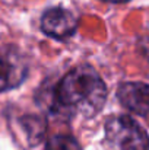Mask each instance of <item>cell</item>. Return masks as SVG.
I'll list each match as a JSON object with an SVG mask.
<instances>
[{
  "label": "cell",
  "mask_w": 149,
  "mask_h": 150,
  "mask_svg": "<svg viewBox=\"0 0 149 150\" xmlns=\"http://www.w3.org/2000/svg\"><path fill=\"white\" fill-rule=\"evenodd\" d=\"M120 103L138 115H149V85L143 82H126L117 89Z\"/></svg>",
  "instance_id": "obj_5"
},
{
  "label": "cell",
  "mask_w": 149,
  "mask_h": 150,
  "mask_svg": "<svg viewBox=\"0 0 149 150\" xmlns=\"http://www.w3.org/2000/svg\"><path fill=\"white\" fill-rule=\"evenodd\" d=\"M28 66L24 57L12 48L0 50V92L18 88L26 77Z\"/></svg>",
  "instance_id": "obj_4"
},
{
  "label": "cell",
  "mask_w": 149,
  "mask_h": 150,
  "mask_svg": "<svg viewBox=\"0 0 149 150\" xmlns=\"http://www.w3.org/2000/svg\"><path fill=\"white\" fill-rule=\"evenodd\" d=\"M78 19L64 7H51L41 18V29L46 35L63 41L76 32Z\"/></svg>",
  "instance_id": "obj_3"
},
{
  "label": "cell",
  "mask_w": 149,
  "mask_h": 150,
  "mask_svg": "<svg viewBox=\"0 0 149 150\" xmlns=\"http://www.w3.org/2000/svg\"><path fill=\"white\" fill-rule=\"evenodd\" d=\"M104 1H110V3H126L129 0H104Z\"/></svg>",
  "instance_id": "obj_8"
},
{
  "label": "cell",
  "mask_w": 149,
  "mask_h": 150,
  "mask_svg": "<svg viewBox=\"0 0 149 150\" xmlns=\"http://www.w3.org/2000/svg\"><path fill=\"white\" fill-rule=\"evenodd\" d=\"M16 124L24 131V136H22L24 143H26L28 146L37 144L43 139L46 125H44V121L41 118L32 117V115H25V117H21L16 121Z\"/></svg>",
  "instance_id": "obj_6"
},
{
  "label": "cell",
  "mask_w": 149,
  "mask_h": 150,
  "mask_svg": "<svg viewBox=\"0 0 149 150\" xmlns=\"http://www.w3.org/2000/svg\"><path fill=\"white\" fill-rule=\"evenodd\" d=\"M46 150H82L72 136H53L47 142Z\"/></svg>",
  "instance_id": "obj_7"
},
{
  "label": "cell",
  "mask_w": 149,
  "mask_h": 150,
  "mask_svg": "<svg viewBox=\"0 0 149 150\" xmlns=\"http://www.w3.org/2000/svg\"><path fill=\"white\" fill-rule=\"evenodd\" d=\"M105 140L115 150H149L146 130L129 115L113 117L107 121Z\"/></svg>",
  "instance_id": "obj_2"
},
{
  "label": "cell",
  "mask_w": 149,
  "mask_h": 150,
  "mask_svg": "<svg viewBox=\"0 0 149 150\" xmlns=\"http://www.w3.org/2000/svg\"><path fill=\"white\" fill-rule=\"evenodd\" d=\"M107 99V86L89 66L72 69L58 83L53 96V108L70 117L92 118L101 112Z\"/></svg>",
  "instance_id": "obj_1"
}]
</instances>
